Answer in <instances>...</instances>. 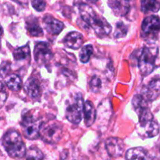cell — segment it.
<instances>
[{"label": "cell", "mask_w": 160, "mask_h": 160, "mask_svg": "<svg viewBox=\"0 0 160 160\" xmlns=\"http://www.w3.org/2000/svg\"><path fill=\"white\" fill-rule=\"evenodd\" d=\"M79 10L82 20L86 24L93 28L98 35H107L110 33L112 30L110 24L104 18L97 15L90 6L83 3L80 5Z\"/></svg>", "instance_id": "6da1fadb"}, {"label": "cell", "mask_w": 160, "mask_h": 160, "mask_svg": "<svg viewBox=\"0 0 160 160\" xmlns=\"http://www.w3.org/2000/svg\"><path fill=\"white\" fill-rule=\"evenodd\" d=\"M3 146L6 152L12 158H23L26 154V146L21 136L15 130H9L2 140Z\"/></svg>", "instance_id": "7a4b0ae2"}, {"label": "cell", "mask_w": 160, "mask_h": 160, "mask_svg": "<svg viewBox=\"0 0 160 160\" xmlns=\"http://www.w3.org/2000/svg\"><path fill=\"white\" fill-rule=\"evenodd\" d=\"M158 52L157 46L154 44H148L144 47L138 61V67L142 75H148L154 70Z\"/></svg>", "instance_id": "3957f363"}, {"label": "cell", "mask_w": 160, "mask_h": 160, "mask_svg": "<svg viewBox=\"0 0 160 160\" xmlns=\"http://www.w3.org/2000/svg\"><path fill=\"white\" fill-rule=\"evenodd\" d=\"M62 135V125L57 122L50 121L41 125L39 136L45 142L48 144H56L59 142Z\"/></svg>", "instance_id": "277c9868"}, {"label": "cell", "mask_w": 160, "mask_h": 160, "mask_svg": "<svg viewBox=\"0 0 160 160\" xmlns=\"http://www.w3.org/2000/svg\"><path fill=\"white\" fill-rule=\"evenodd\" d=\"M160 31V19L156 16H149L144 19L142 25V35L148 39H156Z\"/></svg>", "instance_id": "5b68a950"}, {"label": "cell", "mask_w": 160, "mask_h": 160, "mask_svg": "<svg viewBox=\"0 0 160 160\" xmlns=\"http://www.w3.org/2000/svg\"><path fill=\"white\" fill-rule=\"evenodd\" d=\"M83 97L81 93L75 97L74 100L69 105L66 111V117L73 124H78L81 121L83 115Z\"/></svg>", "instance_id": "8992f818"}, {"label": "cell", "mask_w": 160, "mask_h": 160, "mask_svg": "<svg viewBox=\"0 0 160 160\" xmlns=\"http://www.w3.org/2000/svg\"><path fill=\"white\" fill-rule=\"evenodd\" d=\"M41 125L42 124L40 121L32 116H26L21 122L23 135L30 140H34L38 137Z\"/></svg>", "instance_id": "52a82bcc"}, {"label": "cell", "mask_w": 160, "mask_h": 160, "mask_svg": "<svg viewBox=\"0 0 160 160\" xmlns=\"http://www.w3.org/2000/svg\"><path fill=\"white\" fill-rule=\"evenodd\" d=\"M34 59L39 65H45L52 58V52L46 42H38L34 47Z\"/></svg>", "instance_id": "ba28073f"}, {"label": "cell", "mask_w": 160, "mask_h": 160, "mask_svg": "<svg viewBox=\"0 0 160 160\" xmlns=\"http://www.w3.org/2000/svg\"><path fill=\"white\" fill-rule=\"evenodd\" d=\"M138 132L143 137H154L159 133V124L153 120V119L139 121Z\"/></svg>", "instance_id": "9c48e42d"}, {"label": "cell", "mask_w": 160, "mask_h": 160, "mask_svg": "<svg viewBox=\"0 0 160 160\" xmlns=\"http://www.w3.org/2000/svg\"><path fill=\"white\" fill-rule=\"evenodd\" d=\"M141 95L148 102L156 100L160 97V79H154L142 89Z\"/></svg>", "instance_id": "30bf717a"}, {"label": "cell", "mask_w": 160, "mask_h": 160, "mask_svg": "<svg viewBox=\"0 0 160 160\" xmlns=\"http://www.w3.org/2000/svg\"><path fill=\"white\" fill-rule=\"evenodd\" d=\"M107 152L110 156L117 158L121 156L124 150V144L120 138L110 137L106 142Z\"/></svg>", "instance_id": "8fae6325"}, {"label": "cell", "mask_w": 160, "mask_h": 160, "mask_svg": "<svg viewBox=\"0 0 160 160\" xmlns=\"http://www.w3.org/2000/svg\"><path fill=\"white\" fill-rule=\"evenodd\" d=\"M108 4L113 13L118 17L127 15L130 10V0H108Z\"/></svg>", "instance_id": "7c38bea8"}, {"label": "cell", "mask_w": 160, "mask_h": 160, "mask_svg": "<svg viewBox=\"0 0 160 160\" xmlns=\"http://www.w3.org/2000/svg\"><path fill=\"white\" fill-rule=\"evenodd\" d=\"M43 22L46 31L52 35H59L64 28V24L62 21L50 15L45 16L43 19Z\"/></svg>", "instance_id": "4fadbf2b"}, {"label": "cell", "mask_w": 160, "mask_h": 160, "mask_svg": "<svg viewBox=\"0 0 160 160\" xmlns=\"http://www.w3.org/2000/svg\"><path fill=\"white\" fill-rule=\"evenodd\" d=\"M64 43L69 48L78 50L84 43V38L81 33L78 31H72L65 37Z\"/></svg>", "instance_id": "5bb4252c"}, {"label": "cell", "mask_w": 160, "mask_h": 160, "mask_svg": "<svg viewBox=\"0 0 160 160\" xmlns=\"http://www.w3.org/2000/svg\"><path fill=\"white\" fill-rule=\"evenodd\" d=\"M126 160H152V158L145 148L138 147L129 149L127 152Z\"/></svg>", "instance_id": "9a60e30c"}, {"label": "cell", "mask_w": 160, "mask_h": 160, "mask_svg": "<svg viewBox=\"0 0 160 160\" xmlns=\"http://www.w3.org/2000/svg\"><path fill=\"white\" fill-rule=\"evenodd\" d=\"M83 114L84 118V123L87 126H91L94 123L96 118V111L93 104L88 100L85 101L83 107Z\"/></svg>", "instance_id": "2e32d148"}, {"label": "cell", "mask_w": 160, "mask_h": 160, "mask_svg": "<svg viewBox=\"0 0 160 160\" xmlns=\"http://www.w3.org/2000/svg\"><path fill=\"white\" fill-rule=\"evenodd\" d=\"M25 88L31 98L37 99L40 97V87L34 78H28L25 83Z\"/></svg>", "instance_id": "e0dca14e"}, {"label": "cell", "mask_w": 160, "mask_h": 160, "mask_svg": "<svg viewBox=\"0 0 160 160\" xmlns=\"http://www.w3.org/2000/svg\"><path fill=\"white\" fill-rule=\"evenodd\" d=\"M6 84L9 89L14 92L20 91L22 88V81L20 77L16 74H11L9 75L5 79Z\"/></svg>", "instance_id": "ac0fdd59"}, {"label": "cell", "mask_w": 160, "mask_h": 160, "mask_svg": "<svg viewBox=\"0 0 160 160\" xmlns=\"http://www.w3.org/2000/svg\"><path fill=\"white\" fill-rule=\"evenodd\" d=\"M141 9L145 13H156L160 9V3L158 0H142Z\"/></svg>", "instance_id": "d6986e66"}, {"label": "cell", "mask_w": 160, "mask_h": 160, "mask_svg": "<svg viewBox=\"0 0 160 160\" xmlns=\"http://www.w3.org/2000/svg\"><path fill=\"white\" fill-rule=\"evenodd\" d=\"M148 102L142 97L141 94H137L133 97L132 104L135 111L138 113H140L141 111H143L145 108H148Z\"/></svg>", "instance_id": "ffe728a7"}, {"label": "cell", "mask_w": 160, "mask_h": 160, "mask_svg": "<svg viewBox=\"0 0 160 160\" xmlns=\"http://www.w3.org/2000/svg\"><path fill=\"white\" fill-rule=\"evenodd\" d=\"M27 28L31 35L37 36V37L43 35V31L38 24L35 21V20H30V21L27 22Z\"/></svg>", "instance_id": "44dd1931"}, {"label": "cell", "mask_w": 160, "mask_h": 160, "mask_svg": "<svg viewBox=\"0 0 160 160\" xmlns=\"http://www.w3.org/2000/svg\"><path fill=\"white\" fill-rule=\"evenodd\" d=\"M31 54L30 48L28 45H24V46L19 47L16 49L13 52V57L17 61H21V60H25L29 57Z\"/></svg>", "instance_id": "7402d4cb"}, {"label": "cell", "mask_w": 160, "mask_h": 160, "mask_svg": "<svg viewBox=\"0 0 160 160\" xmlns=\"http://www.w3.org/2000/svg\"><path fill=\"white\" fill-rule=\"evenodd\" d=\"M26 160H43L44 155L42 151L36 147H32L26 152Z\"/></svg>", "instance_id": "603a6c76"}, {"label": "cell", "mask_w": 160, "mask_h": 160, "mask_svg": "<svg viewBox=\"0 0 160 160\" xmlns=\"http://www.w3.org/2000/svg\"><path fill=\"white\" fill-rule=\"evenodd\" d=\"M92 53H93V46L92 45H87L83 46L80 52V60L81 62H88L90 59Z\"/></svg>", "instance_id": "cb8c5ba5"}, {"label": "cell", "mask_w": 160, "mask_h": 160, "mask_svg": "<svg viewBox=\"0 0 160 160\" xmlns=\"http://www.w3.org/2000/svg\"><path fill=\"white\" fill-rule=\"evenodd\" d=\"M128 33V27L123 22H118L116 25V31L114 32V37L121 38L125 36Z\"/></svg>", "instance_id": "d4e9b609"}, {"label": "cell", "mask_w": 160, "mask_h": 160, "mask_svg": "<svg viewBox=\"0 0 160 160\" xmlns=\"http://www.w3.org/2000/svg\"><path fill=\"white\" fill-rule=\"evenodd\" d=\"M33 8L38 12H42L45 9V3L43 0H31Z\"/></svg>", "instance_id": "484cf974"}, {"label": "cell", "mask_w": 160, "mask_h": 160, "mask_svg": "<svg viewBox=\"0 0 160 160\" xmlns=\"http://www.w3.org/2000/svg\"><path fill=\"white\" fill-rule=\"evenodd\" d=\"M101 80H100V78H98L97 76H94L93 78H92V80H91L90 86L91 88H92V91H94V92H97V91L100 89V87H101Z\"/></svg>", "instance_id": "4316f807"}, {"label": "cell", "mask_w": 160, "mask_h": 160, "mask_svg": "<svg viewBox=\"0 0 160 160\" xmlns=\"http://www.w3.org/2000/svg\"><path fill=\"white\" fill-rule=\"evenodd\" d=\"M6 99H7V93H6V88L4 85L0 82V108L4 105Z\"/></svg>", "instance_id": "83f0119b"}, {"label": "cell", "mask_w": 160, "mask_h": 160, "mask_svg": "<svg viewBox=\"0 0 160 160\" xmlns=\"http://www.w3.org/2000/svg\"><path fill=\"white\" fill-rule=\"evenodd\" d=\"M12 1L15 2V3L21 5V6H25V5L28 4V0H12Z\"/></svg>", "instance_id": "f1b7e54d"}, {"label": "cell", "mask_w": 160, "mask_h": 160, "mask_svg": "<svg viewBox=\"0 0 160 160\" xmlns=\"http://www.w3.org/2000/svg\"><path fill=\"white\" fill-rule=\"evenodd\" d=\"M2 26L0 25V36L2 35Z\"/></svg>", "instance_id": "f546056e"}, {"label": "cell", "mask_w": 160, "mask_h": 160, "mask_svg": "<svg viewBox=\"0 0 160 160\" xmlns=\"http://www.w3.org/2000/svg\"><path fill=\"white\" fill-rule=\"evenodd\" d=\"M88 1L92 2V3H95V2H97V1H98V0H88Z\"/></svg>", "instance_id": "4dcf8cb0"}]
</instances>
